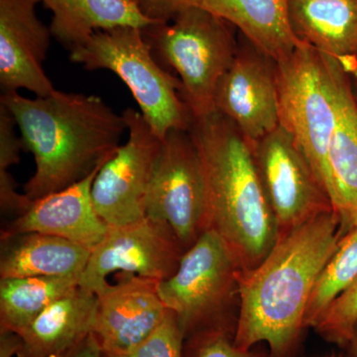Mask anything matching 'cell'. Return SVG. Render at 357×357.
<instances>
[{
	"label": "cell",
	"mask_w": 357,
	"mask_h": 357,
	"mask_svg": "<svg viewBox=\"0 0 357 357\" xmlns=\"http://www.w3.org/2000/svg\"><path fill=\"white\" fill-rule=\"evenodd\" d=\"M342 236L337 213H321L280 237L258 266L241 271L237 347L266 342L270 357L297 356L314 283Z\"/></svg>",
	"instance_id": "1"
},
{
	"label": "cell",
	"mask_w": 357,
	"mask_h": 357,
	"mask_svg": "<svg viewBox=\"0 0 357 357\" xmlns=\"http://www.w3.org/2000/svg\"><path fill=\"white\" fill-rule=\"evenodd\" d=\"M0 103L13 115L25 151L35 160L24 194L36 201L91 175L112 158L128 131L126 119L102 98L55 89L25 98L2 93Z\"/></svg>",
	"instance_id": "2"
},
{
	"label": "cell",
	"mask_w": 357,
	"mask_h": 357,
	"mask_svg": "<svg viewBox=\"0 0 357 357\" xmlns=\"http://www.w3.org/2000/svg\"><path fill=\"white\" fill-rule=\"evenodd\" d=\"M189 131L203 166L210 229L229 245L243 271L253 269L279 234L250 143L218 112L192 119Z\"/></svg>",
	"instance_id": "3"
},
{
	"label": "cell",
	"mask_w": 357,
	"mask_h": 357,
	"mask_svg": "<svg viewBox=\"0 0 357 357\" xmlns=\"http://www.w3.org/2000/svg\"><path fill=\"white\" fill-rule=\"evenodd\" d=\"M234 28L208 11L188 8L169 22L142 29L160 64L177 73L181 96L192 119L215 112L218 83L238 50Z\"/></svg>",
	"instance_id": "4"
},
{
	"label": "cell",
	"mask_w": 357,
	"mask_h": 357,
	"mask_svg": "<svg viewBox=\"0 0 357 357\" xmlns=\"http://www.w3.org/2000/svg\"><path fill=\"white\" fill-rule=\"evenodd\" d=\"M70 60L86 70L114 73L161 139L170 131L191 128L192 116L181 96L180 79L155 58L140 28L121 26L93 33L70 51Z\"/></svg>",
	"instance_id": "5"
},
{
	"label": "cell",
	"mask_w": 357,
	"mask_h": 357,
	"mask_svg": "<svg viewBox=\"0 0 357 357\" xmlns=\"http://www.w3.org/2000/svg\"><path fill=\"white\" fill-rule=\"evenodd\" d=\"M241 263L222 237L208 229L185 251L170 278L158 283L165 306L187 338L208 331L236 333Z\"/></svg>",
	"instance_id": "6"
},
{
	"label": "cell",
	"mask_w": 357,
	"mask_h": 357,
	"mask_svg": "<svg viewBox=\"0 0 357 357\" xmlns=\"http://www.w3.org/2000/svg\"><path fill=\"white\" fill-rule=\"evenodd\" d=\"M276 70L280 124L293 136L333 204L328 149L337 110L331 56L302 42L277 61Z\"/></svg>",
	"instance_id": "7"
},
{
	"label": "cell",
	"mask_w": 357,
	"mask_h": 357,
	"mask_svg": "<svg viewBox=\"0 0 357 357\" xmlns=\"http://www.w3.org/2000/svg\"><path fill=\"white\" fill-rule=\"evenodd\" d=\"M145 215L167 223L185 251L210 229L203 166L189 130H172L162 139Z\"/></svg>",
	"instance_id": "8"
},
{
	"label": "cell",
	"mask_w": 357,
	"mask_h": 357,
	"mask_svg": "<svg viewBox=\"0 0 357 357\" xmlns=\"http://www.w3.org/2000/svg\"><path fill=\"white\" fill-rule=\"evenodd\" d=\"M250 145L279 238L312 218L335 211L311 164L281 124Z\"/></svg>",
	"instance_id": "9"
},
{
	"label": "cell",
	"mask_w": 357,
	"mask_h": 357,
	"mask_svg": "<svg viewBox=\"0 0 357 357\" xmlns=\"http://www.w3.org/2000/svg\"><path fill=\"white\" fill-rule=\"evenodd\" d=\"M128 126V141L96 174L91 199L96 213L110 227L138 222L145 215L148 185L162 139L141 112H121Z\"/></svg>",
	"instance_id": "10"
},
{
	"label": "cell",
	"mask_w": 357,
	"mask_h": 357,
	"mask_svg": "<svg viewBox=\"0 0 357 357\" xmlns=\"http://www.w3.org/2000/svg\"><path fill=\"white\" fill-rule=\"evenodd\" d=\"M185 249L165 222L145 217L138 222L110 227L93 251L79 286L96 294L112 273L136 275L158 282L172 277Z\"/></svg>",
	"instance_id": "11"
},
{
	"label": "cell",
	"mask_w": 357,
	"mask_h": 357,
	"mask_svg": "<svg viewBox=\"0 0 357 357\" xmlns=\"http://www.w3.org/2000/svg\"><path fill=\"white\" fill-rule=\"evenodd\" d=\"M243 41L218 83L215 105L251 144L280 126V109L276 61Z\"/></svg>",
	"instance_id": "12"
},
{
	"label": "cell",
	"mask_w": 357,
	"mask_h": 357,
	"mask_svg": "<svg viewBox=\"0 0 357 357\" xmlns=\"http://www.w3.org/2000/svg\"><path fill=\"white\" fill-rule=\"evenodd\" d=\"M158 281L117 275L96 293L93 335L103 354H121L144 342L163 323L169 309L160 298Z\"/></svg>",
	"instance_id": "13"
},
{
	"label": "cell",
	"mask_w": 357,
	"mask_h": 357,
	"mask_svg": "<svg viewBox=\"0 0 357 357\" xmlns=\"http://www.w3.org/2000/svg\"><path fill=\"white\" fill-rule=\"evenodd\" d=\"M38 0H0V86L3 93L27 89L36 96L55 91L44 69L50 27L36 13Z\"/></svg>",
	"instance_id": "14"
},
{
	"label": "cell",
	"mask_w": 357,
	"mask_h": 357,
	"mask_svg": "<svg viewBox=\"0 0 357 357\" xmlns=\"http://www.w3.org/2000/svg\"><path fill=\"white\" fill-rule=\"evenodd\" d=\"M100 168L76 184L36 201L1 230V236L39 232L62 237L93 251L109 227L96 213L91 187Z\"/></svg>",
	"instance_id": "15"
},
{
	"label": "cell",
	"mask_w": 357,
	"mask_h": 357,
	"mask_svg": "<svg viewBox=\"0 0 357 357\" xmlns=\"http://www.w3.org/2000/svg\"><path fill=\"white\" fill-rule=\"evenodd\" d=\"M337 121L328 149L333 206L347 234L357 227V96L351 76L337 59L331 57Z\"/></svg>",
	"instance_id": "16"
},
{
	"label": "cell",
	"mask_w": 357,
	"mask_h": 357,
	"mask_svg": "<svg viewBox=\"0 0 357 357\" xmlns=\"http://www.w3.org/2000/svg\"><path fill=\"white\" fill-rule=\"evenodd\" d=\"M96 294L73 289L45 309L18 333L22 349L17 357H59L93 333Z\"/></svg>",
	"instance_id": "17"
},
{
	"label": "cell",
	"mask_w": 357,
	"mask_h": 357,
	"mask_svg": "<svg viewBox=\"0 0 357 357\" xmlns=\"http://www.w3.org/2000/svg\"><path fill=\"white\" fill-rule=\"evenodd\" d=\"M294 36L345 63L357 57V0H288Z\"/></svg>",
	"instance_id": "18"
},
{
	"label": "cell",
	"mask_w": 357,
	"mask_h": 357,
	"mask_svg": "<svg viewBox=\"0 0 357 357\" xmlns=\"http://www.w3.org/2000/svg\"><path fill=\"white\" fill-rule=\"evenodd\" d=\"M91 253L89 249L62 237L39 232L1 236L0 279L81 278Z\"/></svg>",
	"instance_id": "19"
},
{
	"label": "cell",
	"mask_w": 357,
	"mask_h": 357,
	"mask_svg": "<svg viewBox=\"0 0 357 357\" xmlns=\"http://www.w3.org/2000/svg\"><path fill=\"white\" fill-rule=\"evenodd\" d=\"M53 13L52 37L72 51L93 34L121 26L144 29L157 23L143 14L135 0H38Z\"/></svg>",
	"instance_id": "20"
},
{
	"label": "cell",
	"mask_w": 357,
	"mask_h": 357,
	"mask_svg": "<svg viewBox=\"0 0 357 357\" xmlns=\"http://www.w3.org/2000/svg\"><path fill=\"white\" fill-rule=\"evenodd\" d=\"M79 283L75 276L0 279V332L18 335Z\"/></svg>",
	"instance_id": "21"
},
{
	"label": "cell",
	"mask_w": 357,
	"mask_h": 357,
	"mask_svg": "<svg viewBox=\"0 0 357 357\" xmlns=\"http://www.w3.org/2000/svg\"><path fill=\"white\" fill-rule=\"evenodd\" d=\"M357 279V227L340 239L319 275L305 314V328H316L326 310Z\"/></svg>",
	"instance_id": "22"
},
{
	"label": "cell",
	"mask_w": 357,
	"mask_h": 357,
	"mask_svg": "<svg viewBox=\"0 0 357 357\" xmlns=\"http://www.w3.org/2000/svg\"><path fill=\"white\" fill-rule=\"evenodd\" d=\"M13 115L0 103V206L2 213L22 215L31 206L32 201L16 189V182L9 168L20 163L23 148L20 135L16 132Z\"/></svg>",
	"instance_id": "23"
},
{
	"label": "cell",
	"mask_w": 357,
	"mask_h": 357,
	"mask_svg": "<svg viewBox=\"0 0 357 357\" xmlns=\"http://www.w3.org/2000/svg\"><path fill=\"white\" fill-rule=\"evenodd\" d=\"M145 16L156 22H169L188 8H199L220 16L236 29H243L259 0H135Z\"/></svg>",
	"instance_id": "24"
},
{
	"label": "cell",
	"mask_w": 357,
	"mask_h": 357,
	"mask_svg": "<svg viewBox=\"0 0 357 357\" xmlns=\"http://www.w3.org/2000/svg\"><path fill=\"white\" fill-rule=\"evenodd\" d=\"M357 325V279L333 301L314 330L331 344L344 347Z\"/></svg>",
	"instance_id": "25"
},
{
	"label": "cell",
	"mask_w": 357,
	"mask_h": 357,
	"mask_svg": "<svg viewBox=\"0 0 357 357\" xmlns=\"http://www.w3.org/2000/svg\"><path fill=\"white\" fill-rule=\"evenodd\" d=\"M184 345L178 319L169 310L163 323L144 342L126 354H102V357H184Z\"/></svg>",
	"instance_id": "26"
},
{
	"label": "cell",
	"mask_w": 357,
	"mask_h": 357,
	"mask_svg": "<svg viewBox=\"0 0 357 357\" xmlns=\"http://www.w3.org/2000/svg\"><path fill=\"white\" fill-rule=\"evenodd\" d=\"M234 335L227 331L197 333L185 340L184 357H270L269 352L239 349Z\"/></svg>",
	"instance_id": "27"
},
{
	"label": "cell",
	"mask_w": 357,
	"mask_h": 357,
	"mask_svg": "<svg viewBox=\"0 0 357 357\" xmlns=\"http://www.w3.org/2000/svg\"><path fill=\"white\" fill-rule=\"evenodd\" d=\"M59 357H102V349L93 333L67 354Z\"/></svg>",
	"instance_id": "28"
},
{
	"label": "cell",
	"mask_w": 357,
	"mask_h": 357,
	"mask_svg": "<svg viewBox=\"0 0 357 357\" xmlns=\"http://www.w3.org/2000/svg\"><path fill=\"white\" fill-rule=\"evenodd\" d=\"M22 349L20 335L10 332H0V357L18 356Z\"/></svg>",
	"instance_id": "29"
},
{
	"label": "cell",
	"mask_w": 357,
	"mask_h": 357,
	"mask_svg": "<svg viewBox=\"0 0 357 357\" xmlns=\"http://www.w3.org/2000/svg\"><path fill=\"white\" fill-rule=\"evenodd\" d=\"M345 69L349 72L351 76L352 86L356 89L357 93V57L351 59V61L347 63H342Z\"/></svg>",
	"instance_id": "30"
},
{
	"label": "cell",
	"mask_w": 357,
	"mask_h": 357,
	"mask_svg": "<svg viewBox=\"0 0 357 357\" xmlns=\"http://www.w3.org/2000/svg\"><path fill=\"white\" fill-rule=\"evenodd\" d=\"M344 349H347V357H357V325Z\"/></svg>",
	"instance_id": "31"
},
{
	"label": "cell",
	"mask_w": 357,
	"mask_h": 357,
	"mask_svg": "<svg viewBox=\"0 0 357 357\" xmlns=\"http://www.w3.org/2000/svg\"><path fill=\"white\" fill-rule=\"evenodd\" d=\"M331 357H335V356H331Z\"/></svg>",
	"instance_id": "32"
}]
</instances>
